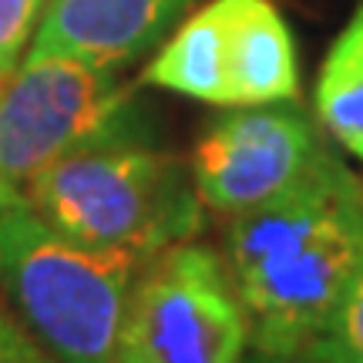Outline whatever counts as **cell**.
I'll use <instances>...</instances> for the list:
<instances>
[{"mask_svg": "<svg viewBox=\"0 0 363 363\" xmlns=\"http://www.w3.org/2000/svg\"><path fill=\"white\" fill-rule=\"evenodd\" d=\"M142 81L219 108L293 101L296 44L272 0H212L182 21Z\"/></svg>", "mask_w": 363, "mask_h": 363, "instance_id": "obj_6", "label": "cell"}, {"mask_svg": "<svg viewBox=\"0 0 363 363\" xmlns=\"http://www.w3.org/2000/svg\"><path fill=\"white\" fill-rule=\"evenodd\" d=\"M142 262L121 249L84 246L57 233L30 202L0 206V289L13 316L57 363H115Z\"/></svg>", "mask_w": 363, "mask_h": 363, "instance_id": "obj_3", "label": "cell"}, {"mask_svg": "<svg viewBox=\"0 0 363 363\" xmlns=\"http://www.w3.org/2000/svg\"><path fill=\"white\" fill-rule=\"evenodd\" d=\"M316 115L323 128L363 162V0L320 65Z\"/></svg>", "mask_w": 363, "mask_h": 363, "instance_id": "obj_9", "label": "cell"}, {"mask_svg": "<svg viewBox=\"0 0 363 363\" xmlns=\"http://www.w3.org/2000/svg\"><path fill=\"white\" fill-rule=\"evenodd\" d=\"M135 125L145 121L115 67L27 54L0 81V206L27 202V189L61 155Z\"/></svg>", "mask_w": 363, "mask_h": 363, "instance_id": "obj_4", "label": "cell"}, {"mask_svg": "<svg viewBox=\"0 0 363 363\" xmlns=\"http://www.w3.org/2000/svg\"><path fill=\"white\" fill-rule=\"evenodd\" d=\"M330 152L310 115L289 101L216 118L192 152L195 192L219 216H239L293 192Z\"/></svg>", "mask_w": 363, "mask_h": 363, "instance_id": "obj_7", "label": "cell"}, {"mask_svg": "<svg viewBox=\"0 0 363 363\" xmlns=\"http://www.w3.org/2000/svg\"><path fill=\"white\" fill-rule=\"evenodd\" d=\"M306 363H363V269L303 350Z\"/></svg>", "mask_w": 363, "mask_h": 363, "instance_id": "obj_10", "label": "cell"}, {"mask_svg": "<svg viewBox=\"0 0 363 363\" xmlns=\"http://www.w3.org/2000/svg\"><path fill=\"white\" fill-rule=\"evenodd\" d=\"M48 0H0V81L11 78L24 48L34 40Z\"/></svg>", "mask_w": 363, "mask_h": 363, "instance_id": "obj_11", "label": "cell"}, {"mask_svg": "<svg viewBox=\"0 0 363 363\" xmlns=\"http://www.w3.org/2000/svg\"><path fill=\"white\" fill-rule=\"evenodd\" d=\"M242 363H306V360H303V357H276V353H259L256 350L252 360H242Z\"/></svg>", "mask_w": 363, "mask_h": 363, "instance_id": "obj_13", "label": "cell"}, {"mask_svg": "<svg viewBox=\"0 0 363 363\" xmlns=\"http://www.w3.org/2000/svg\"><path fill=\"white\" fill-rule=\"evenodd\" d=\"M27 202L57 233L138 259L189 242L202 229L192 172L148 142L145 125L61 155L27 189Z\"/></svg>", "mask_w": 363, "mask_h": 363, "instance_id": "obj_2", "label": "cell"}, {"mask_svg": "<svg viewBox=\"0 0 363 363\" xmlns=\"http://www.w3.org/2000/svg\"><path fill=\"white\" fill-rule=\"evenodd\" d=\"M192 0H48L30 54L125 67L169 34Z\"/></svg>", "mask_w": 363, "mask_h": 363, "instance_id": "obj_8", "label": "cell"}, {"mask_svg": "<svg viewBox=\"0 0 363 363\" xmlns=\"http://www.w3.org/2000/svg\"><path fill=\"white\" fill-rule=\"evenodd\" d=\"M249 343V316L225 259L189 239L142 262L115 363H242Z\"/></svg>", "mask_w": 363, "mask_h": 363, "instance_id": "obj_5", "label": "cell"}, {"mask_svg": "<svg viewBox=\"0 0 363 363\" xmlns=\"http://www.w3.org/2000/svg\"><path fill=\"white\" fill-rule=\"evenodd\" d=\"M0 363H57L17 316L0 313Z\"/></svg>", "mask_w": 363, "mask_h": 363, "instance_id": "obj_12", "label": "cell"}, {"mask_svg": "<svg viewBox=\"0 0 363 363\" xmlns=\"http://www.w3.org/2000/svg\"><path fill=\"white\" fill-rule=\"evenodd\" d=\"M222 242L252 347L303 357L363 269V182L330 155L293 192L229 216Z\"/></svg>", "mask_w": 363, "mask_h": 363, "instance_id": "obj_1", "label": "cell"}]
</instances>
